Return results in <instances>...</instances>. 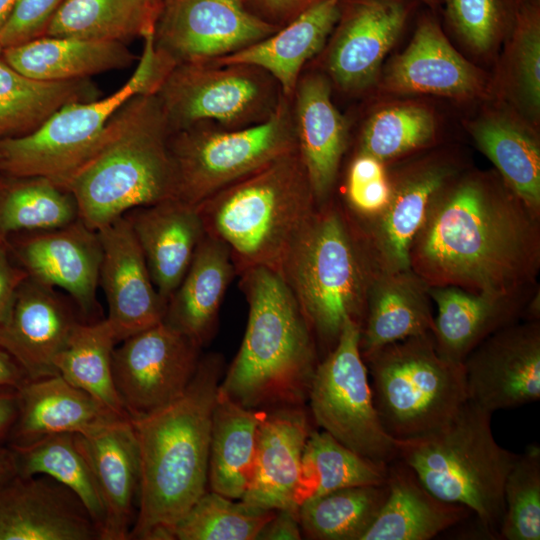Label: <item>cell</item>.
Here are the masks:
<instances>
[{
    "mask_svg": "<svg viewBox=\"0 0 540 540\" xmlns=\"http://www.w3.org/2000/svg\"><path fill=\"white\" fill-rule=\"evenodd\" d=\"M442 190L411 245V270L428 287L513 301L538 271V216L511 190L479 178Z\"/></svg>",
    "mask_w": 540,
    "mask_h": 540,
    "instance_id": "1",
    "label": "cell"
},
{
    "mask_svg": "<svg viewBox=\"0 0 540 540\" xmlns=\"http://www.w3.org/2000/svg\"><path fill=\"white\" fill-rule=\"evenodd\" d=\"M223 373L221 354L201 356L179 398L131 420L140 480L130 539L174 540V526L206 491L212 413Z\"/></svg>",
    "mask_w": 540,
    "mask_h": 540,
    "instance_id": "2",
    "label": "cell"
},
{
    "mask_svg": "<svg viewBox=\"0 0 540 540\" xmlns=\"http://www.w3.org/2000/svg\"><path fill=\"white\" fill-rule=\"evenodd\" d=\"M170 135L156 94L127 101L62 185L79 219L97 231L134 208L177 198Z\"/></svg>",
    "mask_w": 540,
    "mask_h": 540,
    "instance_id": "3",
    "label": "cell"
},
{
    "mask_svg": "<svg viewBox=\"0 0 540 540\" xmlns=\"http://www.w3.org/2000/svg\"><path fill=\"white\" fill-rule=\"evenodd\" d=\"M239 277L248 322L219 390L251 409L302 406L319 363L314 334L278 271L256 266Z\"/></svg>",
    "mask_w": 540,
    "mask_h": 540,
    "instance_id": "4",
    "label": "cell"
},
{
    "mask_svg": "<svg viewBox=\"0 0 540 540\" xmlns=\"http://www.w3.org/2000/svg\"><path fill=\"white\" fill-rule=\"evenodd\" d=\"M375 269L358 223L329 201L292 241L279 273L327 354L348 319L362 325Z\"/></svg>",
    "mask_w": 540,
    "mask_h": 540,
    "instance_id": "5",
    "label": "cell"
},
{
    "mask_svg": "<svg viewBox=\"0 0 540 540\" xmlns=\"http://www.w3.org/2000/svg\"><path fill=\"white\" fill-rule=\"evenodd\" d=\"M196 207L205 233L226 244L239 275L256 266L279 272L292 241L317 203L296 149Z\"/></svg>",
    "mask_w": 540,
    "mask_h": 540,
    "instance_id": "6",
    "label": "cell"
},
{
    "mask_svg": "<svg viewBox=\"0 0 540 540\" xmlns=\"http://www.w3.org/2000/svg\"><path fill=\"white\" fill-rule=\"evenodd\" d=\"M491 415L467 400L442 427L400 440L399 459L434 496L465 506L486 534L499 538L504 485L518 454L496 442Z\"/></svg>",
    "mask_w": 540,
    "mask_h": 540,
    "instance_id": "7",
    "label": "cell"
},
{
    "mask_svg": "<svg viewBox=\"0 0 540 540\" xmlns=\"http://www.w3.org/2000/svg\"><path fill=\"white\" fill-rule=\"evenodd\" d=\"M363 360L381 424L395 439L442 427L468 400L463 363L444 358L432 333L390 343Z\"/></svg>",
    "mask_w": 540,
    "mask_h": 540,
    "instance_id": "8",
    "label": "cell"
},
{
    "mask_svg": "<svg viewBox=\"0 0 540 540\" xmlns=\"http://www.w3.org/2000/svg\"><path fill=\"white\" fill-rule=\"evenodd\" d=\"M131 77L104 98L72 102L53 113L33 132L0 139V174L45 177L62 187L87 157L110 118L131 98L156 94L175 67L157 52L153 31Z\"/></svg>",
    "mask_w": 540,
    "mask_h": 540,
    "instance_id": "9",
    "label": "cell"
},
{
    "mask_svg": "<svg viewBox=\"0 0 540 540\" xmlns=\"http://www.w3.org/2000/svg\"><path fill=\"white\" fill-rule=\"evenodd\" d=\"M169 148L177 198L207 197L297 149L292 98L282 95L265 121L240 129L201 122L172 132Z\"/></svg>",
    "mask_w": 540,
    "mask_h": 540,
    "instance_id": "10",
    "label": "cell"
},
{
    "mask_svg": "<svg viewBox=\"0 0 540 540\" xmlns=\"http://www.w3.org/2000/svg\"><path fill=\"white\" fill-rule=\"evenodd\" d=\"M282 95L262 68L210 62L176 65L156 92L171 133L201 122L225 129L259 124L275 111Z\"/></svg>",
    "mask_w": 540,
    "mask_h": 540,
    "instance_id": "11",
    "label": "cell"
},
{
    "mask_svg": "<svg viewBox=\"0 0 540 540\" xmlns=\"http://www.w3.org/2000/svg\"><path fill=\"white\" fill-rule=\"evenodd\" d=\"M360 329L351 319L345 322L336 345L315 369L308 400L319 427L359 455L388 465L399 458L401 441L385 431L375 409Z\"/></svg>",
    "mask_w": 540,
    "mask_h": 540,
    "instance_id": "12",
    "label": "cell"
},
{
    "mask_svg": "<svg viewBox=\"0 0 540 540\" xmlns=\"http://www.w3.org/2000/svg\"><path fill=\"white\" fill-rule=\"evenodd\" d=\"M201 349L164 321L115 346L113 379L130 419L149 415L179 398L197 370Z\"/></svg>",
    "mask_w": 540,
    "mask_h": 540,
    "instance_id": "13",
    "label": "cell"
},
{
    "mask_svg": "<svg viewBox=\"0 0 540 540\" xmlns=\"http://www.w3.org/2000/svg\"><path fill=\"white\" fill-rule=\"evenodd\" d=\"M278 29L252 14L242 0H160L153 41L176 66L216 60Z\"/></svg>",
    "mask_w": 540,
    "mask_h": 540,
    "instance_id": "14",
    "label": "cell"
},
{
    "mask_svg": "<svg viewBox=\"0 0 540 540\" xmlns=\"http://www.w3.org/2000/svg\"><path fill=\"white\" fill-rule=\"evenodd\" d=\"M12 237L6 241L8 249L28 277L63 290L83 320L95 322L102 262L98 232L78 218L62 227Z\"/></svg>",
    "mask_w": 540,
    "mask_h": 540,
    "instance_id": "15",
    "label": "cell"
},
{
    "mask_svg": "<svg viewBox=\"0 0 540 540\" xmlns=\"http://www.w3.org/2000/svg\"><path fill=\"white\" fill-rule=\"evenodd\" d=\"M468 400L493 414L540 399V327L510 324L480 342L463 361Z\"/></svg>",
    "mask_w": 540,
    "mask_h": 540,
    "instance_id": "16",
    "label": "cell"
},
{
    "mask_svg": "<svg viewBox=\"0 0 540 540\" xmlns=\"http://www.w3.org/2000/svg\"><path fill=\"white\" fill-rule=\"evenodd\" d=\"M409 11L406 0H341L339 17L323 49L328 78L344 92L368 88Z\"/></svg>",
    "mask_w": 540,
    "mask_h": 540,
    "instance_id": "17",
    "label": "cell"
},
{
    "mask_svg": "<svg viewBox=\"0 0 540 540\" xmlns=\"http://www.w3.org/2000/svg\"><path fill=\"white\" fill-rule=\"evenodd\" d=\"M82 321L70 297L27 277L0 326V346L18 362L29 379L55 375L58 374L55 360Z\"/></svg>",
    "mask_w": 540,
    "mask_h": 540,
    "instance_id": "18",
    "label": "cell"
},
{
    "mask_svg": "<svg viewBox=\"0 0 540 540\" xmlns=\"http://www.w3.org/2000/svg\"><path fill=\"white\" fill-rule=\"evenodd\" d=\"M0 540H100V531L69 488L16 474L0 484Z\"/></svg>",
    "mask_w": 540,
    "mask_h": 540,
    "instance_id": "19",
    "label": "cell"
},
{
    "mask_svg": "<svg viewBox=\"0 0 540 540\" xmlns=\"http://www.w3.org/2000/svg\"><path fill=\"white\" fill-rule=\"evenodd\" d=\"M97 232L102 247L99 285L108 305L106 320L119 343L162 322L166 306L127 219L117 218Z\"/></svg>",
    "mask_w": 540,
    "mask_h": 540,
    "instance_id": "20",
    "label": "cell"
},
{
    "mask_svg": "<svg viewBox=\"0 0 540 540\" xmlns=\"http://www.w3.org/2000/svg\"><path fill=\"white\" fill-rule=\"evenodd\" d=\"M104 507L101 540H127L135 522L140 467L131 420H118L85 434L76 433Z\"/></svg>",
    "mask_w": 540,
    "mask_h": 540,
    "instance_id": "21",
    "label": "cell"
},
{
    "mask_svg": "<svg viewBox=\"0 0 540 540\" xmlns=\"http://www.w3.org/2000/svg\"><path fill=\"white\" fill-rule=\"evenodd\" d=\"M124 217L142 250L156 291L166 306L205 235L197 207L174 198L134 208Z\"/></svg>",
    "mask_w": 540,
    "mask_h": 540,
    "instance_id": "22",
    "label": "cell"
},
{
    "mask_svg": "<svg viewBox=\"0 0 540 540\" xmlns=\"http://www.w3.org/2000/svg\"><path fill=\"white\" fill-rule=\"evenodd\" d=\"M297 150L317 206L328 201L347 146V123L331 98L329 78L301 75L293 97Z\"/></svg>",
    "mask_w": 540,
    "mask_h": 540,
    "instance_id": "23",
    "label": "cell"
},
{
    "mask_svg": "<svg viewBox=\"0 0 540 540\" xmlns=\"http://www.w3.org/2000/svg\"><path fill=\"white\" fill-rule=\"evenodd\" d=\"M301 406L268 409L260 425L252 476L241 501L298 512L294 502L301 460L311 432Z\"/></svg>",
    "mask_w": 540,
    "mask_h": 540,
    "instance_id": "24",
    "label": "cell"
},
{
    "mask_svg": "<svg viewBox=\"0 0 540 540\" xmlns=\"http://www.w3.org/2000/svg\"><path fill=\"white\" fill-rule=\"evenodd\" d=\"M384 88L400 94L472 97L483 89L480 72L448 42L439 25L422 19L409 46L387 69Z\"/></svg>",
    "mask_w": 540,
    "mask_h": 540,
    "instance_id": "25",
    "label": "cell"
},
{
    "mask_svg": "<svg viewBox=\"0 0 540 540\" xmlns=\"http://www.w3.org/2000/svg\"><path fill=\"white\" fill-rule=\"evenodd\" d=\"M453 170L447 165L417 169L392 186L388 205L361 232L377 269L389 272L410 270V249L423 225L428 209L445 187Z\"/></svg>",
    "mask_w": 540,
    "mask_h": 540,
    "instance_id": "26",
    "label": "cell"
},
{
    "mask_svg": "<svg viewBox=\"0 0 540 540\" xmlns=\"http://www.w3.org/2000/svg\"><path fill=\"white\" fill-rule=\"evenodd\" d=\"M18 396V417L7 445H24L56 433L85 434L127 420L59 374L28 379L18 388Z\"/></svg>",
    "mask_w": 540,
    "mask_h": 540,
    "instance_id": "27",
    "label": "cell"
},
{
    "mask_svg": "<svg viewBox=\"0 0 540 540\" xmlns=\"http://www.w3.org/2000/svg\"><path fill=\"white\" fill-rule=\"evenodd\" d=\"M237 276L229 248L206 234L180 284L169 298L163 321L201 348L213 338L225 293Z\"/></svg>",
    "mask_w": 540,
    "mask_h": 540,
    "instance_id": "28",
    "label": "cell"
},
{
    "mask_svg": "<svg viewBox=\"0 0 540 540\" xmlns=\"http://www.w3.org/2000/svg\"><path fill=\"white\" fill-rule=\"evenodd\" d=\"M340 3L324 0L270 36L210 63L262 68L277 81L282 94L292 98L304 65L323 51L339 17Z\"/></svg>",
    "mask_w": 540,
    "mask_h": 540,
    "instance_id": "29",
    "label": "cell"
},
{
    "mask_svg": "<svg viewBox=\"0 0 540 540\" xmlns=\"http://www.w3.org/2000/svg\"><path fill=\"white\" fill-rule=\"evenodd\" d=\"M428 286L411 269L389 272L375 269L360 329L362 358L409 337L432 333Z\"/></svg>",
    "mask_w": 540,
    "mask_h": 540,
    "instance_id": "30",
    "label": "cell"
},
{
    "mask_svg": "<svg viewBox=\"0 0 540 540\" xmlns=\"http://www.w3.org/2000/svg\"><path fill=\"white\" fill-rule=\"evenodd\" d=\"M388 495L361 540H429L472 513L429 492L401 459L388 464Z\"/></svg>",
    "mask_w": 540,
    "mask_h": 540,
    "instance_id": "31",
    "label": "cell"
},
{
    "mask_svg": "<svg viewBox=\"0 0 540 540\" xmlns=\"http://www.w3.org/2000/svg\"><path fill=\"white\" fill-rule=\"evenodd\" d=\"M1 57L21 74L50 82L90 79L136 60L123 42L47 35L3 48Z\"/></svg>",
    "mask_w": 540,
    "mask_h": 540,
    "instance_id": "32",
    "label": "cell"
},
{
    "mask_svg": "<svg viewBox=\"0 0 540 540\" xmlns=\"http://www.w3.org/2000/svg\"><path fill=\"white\" fill-rule=\"evenodd\" d=\"M267 412L243 407L218 388L208 461L211 491L233 500L243 497L253 472L259 428Z\"/></svg>",
    "mask_w": 540,
    "mask_h": 540,
    "instance_id": "33",
    "label": "cell"
},
{
    "mask_svg": "<svg viewBox=\"0 0 540 540\" xmlns=\"http://www.w3.org/2000/svg\"><path fill=\"white\" fill-rule=\"evenodd\" d=\"M437 306L432 331L438 352L463 363L485 338L512 324L514 301L465 291L454 286L428 288Z\"/></svg>",
    "mask_w": 540,
    "mask_h": 540,
    "instance_id": "34",
    "label": "cell"
},
{
    "mask_svg": "<svg viewBox=\"0 0 540 540\" xmlns=\"http://www.w3.org/2000/svg\"><path fill=\"white\" fill-rule=\"evenodd\" d=\"M99 97L90 79L36 80L12 68L0 55V139L29 134L64 105Z\"/></svg>",
    "mask_w": 540,
    "mask_h": 540,
    "instance_id": "35",
    "label": "cell"
},
{
    "mask_svg": "<svg viewBox=\"0 0 540 540\" xmlns=\"http://www.w3.org/2000/svg\"><path fill=\"white\" fill-rule=\"evenodd\" d=\"M472 135L509 190L538 216L540 149L535 136L504 116L480 119L473 124Z\"/></svg>",
    "mask_w": 540,
    "mask_h": 540,
    "instance_id": "36",
    "label": "cell"
},
{
    "mask_svg": "<svg viewBox=\"0 0 540 540\" xmlns=\"http://www.w3.org/2000/svg\"><path fill=\"white\" fill-rule=\"evenodd\" d=\"M388 465L359 455L328 432H310L302 454L294 502L299 506L323 494L354 486L381 485Z\"/></svg>",
    "mask_w": 540,
    "mask_h": 540,
    "instance_id": "37",
    "label": "cell"
},
{
    "mask_svg": "<svg viewBox=\"0 0 540 540\" xmlns=\"http://www.w3.org/2000/svg\"><path fill=\"white\" fill-rule=\"evenodd\" d=\"M8 446L13 452L17 474L48 476L77 495L98 527L101 540L104 507L76 433L50 434L24 445Z\"/></svg>",
    "mask_w": 540,
    "mask_h": 540,
    "instance_id": "38",
    "label": "cell"
},
{
    "mask_svg": "<svg viewBox=\"0 0 540 540\" xmlns=\"http://www.w3.org/2000/svg\"><path fill=\"white\" fill-rule=\"evenodd\" d=\"M0 177V245L17 233L49 230L79 218L72 194L45 177Z\"/></svg>",
    "mask_w": 540,
    "mask_h": 540,
    "instance_id": "39",
    "label": "cell"
},
{
    "mask_svg": "<svg viewBox=\"0 0 540 540\" xmlns=\"http://www.w3.org/2000/svg\"><path fill=\"white\" fill-rule=\"evenodd\" d=\"M116 344V336L106 318L82 321L56 358L55 368L70 384L84 390L118 416L130 419L113 379L112 353Z\"/></svg>",
    "mask_w": 540,
    "mask_h": 540,
    "instance_id": "40",
    "label": "cell"
},
{
    "mask_svg": "<svg viewBox=\"0 0 540 540\" xmlns=\"http://www.w3.org/2000/svg\"><path fill=\"white\" fill-rule=\"evenodd\" d=\"M157 14L143 0H65L45 35L125 43L152 32Z\"/></svg>",
    "mask_w": 540,
    "mask_h": 540,
    "instance_id": "41",
    "label": "cell"
},
{
    "mask_svg": "<svg viewBox=\"0 0 540 540\" xmlns=\"http://www.w3.org/2000/svg\"><path fill=\"white\" fill-rule=\"evenodd\" d=\"M388 495V485L338 489L309 499L299 506L302 531L315 540H361Z\"/></svg>",
    "mask_w": 540,
    "mask_h": 540,
    "instance_id": "42",
    "label": "cell"
},
{
    "mask_svg": "<svg viewBox=\"0 0 540 540\" xmlns=\"http://www.w3.org/2000/svg\"><path fill=\"white\" fill-rule=\"evenodd\" d=\"M276 510L205 491L173 528L177 540H256Z\"/></svg>",
    "mask_w": 540,
    "mask_h": 540,
    "instance_id": "43",
    "label": "cell"
},
{
    "mask_svg": "<svg viewBox=\"0 0 540 540\" xmlns=\"http://www.w3.org/2000/svg\"><path fill=\"white\" fill-rule=\"evenodd\" d=\"M435 134L431 111L414 104L381 109L364 126L360 153L381 162L425 145Z\"/></svg>",
    "mask_w": 540,
    "mask_h": 540,
    "instance_id": "44",
    "label": "cell"
},
{
    "mask_svg": "<svg viewBox=\"0 0 540 540\" xmlns=\"http://www.w3.org/2000/svg\"><path fill=\"white\" fill-rule=\"evenodd\" d=\"M505 511L499 538L540 539V447L529 445L510 469L504 485Z\"/></svg>",
    "mask_w": 540,
    "mask_h": 540,
    "instance_id": "45",
    "label": "cell"
},
{
    "mask_svg": "<svg viewBox=\"0 0 540 540\" xmlns=\"http://www.w3.org/2000/svg\"><path fill=\"white\" fill-rule=\"evenodd\" d=\"M444 4L449 24L478 53L493 47L509 19L508 0H444Z\"/></svg>",
    "mask_w": 540,
    "mask_h": 540,
    "instance_id": "46",
    "label": "cell"
},
{
    "mask_svg": "<svg viewBox=\"0 0 540 540\" xmlns=\"http://www.w3.org/2000/svg\"><path fill=\"white\" fill-rule=\"evenodd\" d=\"M513 68L521 98L533 110L540 104V18L538 8L524 2L514 15Z\"/></svg>",
    "mask_w": 540,
    "mask_h": 540,
    "instance_id": "47",
    "label": "cell"
},
{
    "mask_svg": "<svg viewBox=\"0 0 540 540\" xmlns=\"http://www.w3.org/2000/svg\"><path fill=\"white\" fill-rule=\"evenodd\" d=\"M392 185L386 178L382 162L360 153L352 160L346 184L349 208L362 219L380 214L388 205Z\"/></svg>",
    "mask_w": 540,
    "mask_h": 540,
    "instance_id": "48",
    "label": "cell"
},
{
    "mask_svg": "<svg viewBox=\"0 0 540 540\" xmlns=\"http://www.w3.org/2000/svg\"><path fill=\"white\" fill-rule=\"evenodd\" d=\"M64 1L17 0L10 16L0 30L2 49L44 36L51 20Z\"/></svg>",
    "mask_w": 540,
    "mask_h": 540,
    "instance_id": "49",
    "label": "cell"
},
{
    "mask_svg": "<svg viewBox=\"0 0 540 540\" xmlns=\"http://www.w3.org/2000/svg\"><path fill=\"white\" fill-rule=\"evenodd\" d=\"M246 8L264 22L283 27L324 0H242Z\"/></svg>",
    "mask_w": 540,
    "mask_h": 540,
    "instance_id": "50",
    "label": "cell"
},
{
    "mask_svg": "<svg viewBox=\"0 0 540 540\" xmlns=\"http://www.w3.org/2000/svg\"><path fill=\"white\" fill-rule=\"evenodd\" d=\"M27 277L25 270L12 261L7 243L0 245V326L8 317L16 293Z\"/></svg>",
    "mask_w": 540,
    "mask_h": 540,
    "instance_id": "51",
    "label": "cell"
},
{
    "mask_svg": "<svg viewBox=\"0 0 540 540\" xmlns=\"http://www.w3.org/2000/svg\"><path fill=\"white\" fill-rule=\"evenodd\" d=\"M302 531L298 512L289 509L276 510L275 515L262 527L257 539L262 540H299Z\"/></svg>",
    "mask_w": 540,
    "mask_h": 540,
    "instance_id": "52",
    "label": "cell"
},
{
    "mask_svg": "<svg viewBox=\"0 0 540 540\" xmlns=\"http://www.w3.org/2000/svg\"><path fill=\"white\" fill-rule=\"evenodd\" d=\"M19 411L18 389L0 387V444H7Z\"/></svg>",
    "mask_w": 540,
    "mask_h": 540,
    "instance_id": "53",
    "label": "cell"
},
{
    "mask_svg": "<svg viewBox=\"0 0 540 540\" xmlns=\"http://www.w3.org/2000/svg\"><path fill=\"white\" fill-rule=\"evenodd\" d=\"M28 379L18 362L0 346V387L18 389Z\"/></svg>",
    "mask_w": 540,
    "mask_h": 540,
    "instance_id": "54",
    "label": "cell"
},
{
    "mask_svg": "<svg viewBox=\"0 0 540 540\" xmlns=\"http://www.w3.org/2000/svg\"><path fill=\"white\" fill-rule=\"evenodd\" d=\"M17 474L15 460L11 448L0 444V484Z\"/></svg>",
    "mask_w": 540,
    "mask_h": 540,
    "instance_id": "55",
    "label": "cell"
},
{
    "mask_svg": "<svg viewBox=\"0 0 540 540\" xmlns=\"http://www.w3.org/2000/svg\"><path fill=\"white\" fill-rule=\"evenodd\" d=\"M17 0H0V30L10 16Z\"/></svg>",
    "mask_w": 540,
    "mask_h": 540,
    "instance_id": "56",
    "label": "cell"
},
{
    "mask_svg": "<svg viewBox=\"0 0 540 540\" xmlns=\"http://www.w3.org/2000/svg\"><path fill=\"white\" fill-rule=\"evenodd\" d=\"M143 1H145L150 7H152L158 12L159 7H160V0H143Z\"/></svg>",
    "mask_w": 540,
    "mask_h": 540,
    "instance_id": "57",
    "label": "cell"
},
{
    "mask_svg": "<svg viewBox=\"0 0 540 540\" xmlns=\"http://www.w3.org/2000/svg\"><path fill=\"white\" fill-rule=\"evenodd\" d=\"M421 1L428 4L431 7H434L436 5V3H437V0H421Z\"/></svg>",
    "mask_w": 540,
    "mask_h": 540,
    "instance_id": "58",
    "label": "cell"
},
{
    "mask_svg": "<svg viewBox=\"0 0 540 540\" xmlns=\"http://www.w3.org/2000/svg\"><path fill=\"white\" fill-rule=\"evenodd\" d=\"M1 53H2V47H1V45H0V55H1Z\"/></svg>",
    "mask_w": 540,
    "mask_h": 540,
    "instance_id": "59",
    "label": "cell"
},
{
    "mask_svg": "<svg viewBox=\"0 0 540 540\" xmlns=\"http://www.w3.org/2000/svg\"><path fill=\"white\" fill-rule=\"evenodd\" d=\"M2 245V244H1Z\"/></svg>",
    "mask_w": 540,
    "mask_h": 540,
    "instance_id": "60",
    "label": "cell"
}]
</instances>
